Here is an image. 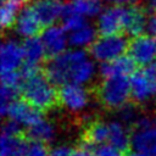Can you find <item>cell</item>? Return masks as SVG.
Instances as JSON below:
<instances>
[{"instance_id": "1", "label": "cell", "mask_w": 156, "mask_h": 156, "mask_svg": "<svg viewBox=\"0 0 156 156\" xmlns=\"http://www.w3.org/2000/svg\"><path fill=\"white\" fill-rule=\"evenodd\" d=\"M44 73L56 87L66 84L87 85L94 80L98 69L94 60L85 50L71 49L49 58L44 65Z\"/></svg>"}, {"instance_id": "2", "label": "cell", "mask_w": 156, "mask_h": 156, "mask_svg": "<svg viewBox=\"0 0 156 156\" xmlns=\"http://www.w3.org/2000/svg\"><path fill=\"white\" fill-rule=\"evenodd\" d=\"M21 96L41 112L58 106V89L41 69L23 76Z\"/></svg>"}, {"instance_id": "3", "label": "cell", "mask_w": 156, "mask_h": 156, "mask_svg": "<svg viewBox=\"0 0 156 156\" xmlns=\"http://www.w3.org/2000/svg\"><path fill=\"white\" fill-rule=\"evenodd\" d=\"M98 102L107 110H119L132 100L130 77H112L101 79L94 90Z\"/></svg>"}, {"instance_id": "4", "label": "cell", "mask_w": 156, "mask_h": 156, "mask_svg": "<svg viewBox=\"0 0 156 156\" xmlns=\"http://www.w3.org/2000/svg\"><path fill=\"white\" fill-rule=\"evenodd\" d=\"M130 40L127 34L101 35L89 48V55L100 63L111 62L127 55Z\"/></svg>"}, {"instance_id": "5", "label": "cell", "mask_w": 156, "mask_h": 156, "mask_svg": "<svg viewBox=\"0 0 156 156\" xmlns=\"http://www.w3.org/2000/svg\"><path fill=\"white\" fill-rule=\"evenodd\" d=\"M91 102V93L85 85L66 84L58 88V106L71 115L85 112Z\"/></svg>"}, {"instance_id": "6", "label": "cell", "mask_w": 156, "mask_h": 156, "mask_svg": "<svg viewBox=\"0 0 156 156\" xmlns=\"http://www.w3.org/2000/svg\"><path fill=\"white\" fill-rule=\"evenodd\" d=\"M130 147L133 151L156 156V128L154 119L141 116L138 123L132 128Z\"/></svg>"}, {"instance_id": "7", "label": "cell", "mask_w": 156, "mask_h": 156, "mask_svg": "<svg viewBox=\"0 0 156 156\" xmlns=\"http://www.w3.org/2000/svg\"><path fill=\"white\" fill-rule=\"evenodd\" d=\"M128 6H108L99 15L96 29L100 35L126 34Z\"/></svg>"}, {"instance_id": "8", "label": "cell", "mask_w": 156, "mask_h": 156, "mask_svg": "<svg viewBox=\"0 0 156 156\" xmlns=\"http://www.w3.org/2000/svg\"><path fill=\"white\" fill-rule=\"evenodd\" d=\"M1 115L7 119L20 124L21 127L29 128L43 118L41 111L33 107L23 99H16L1 108Z\"/></svg>"}, {"instance_id": "9", "label": "cell", "mask_w": 156, "mask_h": 156, "mask_svg": "<svg viewBox=\"0 0 156 156\" xmlns=\"http://www.w3.org/2000/svg\"><path fill=\"white\" fill-rule=\"evenodd\" d=\"M24 65L23 43L15 38H5L0 49V68L1 73L21 71Z\"/></svg>"}, {"instance_id": "10", "label": "cell", "mask_w": 156, "mask_h": 156, "mask_svg": "<svg viewBox=\"0 0 156 156\" xmlns=\"http://www.w3.org/2000/svg\"><path fill=\"white\" fill-rule=\"evenodd\" d=\"M128 55L136 66L146 68L156 61V38L144 34L133 38L129 43Z\"/></svg>"}, {"instance_id": "11", "label": "cell", "mask_w": 156, "mask_h": 156, "mask_svg": "<svg viewBox=\"0 0 156 156\" xmlns=\"http://www.w3.org/2000/svg\"><path fill=\"white\" fill-rule=\"evenodd\" d=\"M132 101L138 106H144L156 98V83L141 69L130 76Z\"/></svg>"}, {"instance_id": "12", "label": "cell", "mask_w": 156, "mask_h": 156, "mask_svg": "<svg viewBox=\"0 0 156 156\" xmlns=\"http://www.w3.org/2000/svg\"><path fill=\"white\" fill-rule=\"evenodd\" d=\"M39 38L41 39V43L45 48L48 60L63 54L65 51H67V45H69L67 32L63 27L56 24L46 27L41 32Z\"/></svg>"}, {"instance_id": "13", "label": "cell", "mask_w": 156, "mask_h": 156, "mask_svg": "<svg viewBox=\"0 0 156 156\" xmlns=\"http://www.w3.org/2000/svg\"><path fill=\"white\" fill-rule=\"evenodd\" d=\"M13 28L16 34L24 39L35 38L38 34H41V32L44 30L41 22L39 21L38 16L35 15L29 2L24 4L21 7Z\"/></svg>"}, {"instance_id": "14", "label": "cell", "mask_w": 156, "mask_h": 156, "mask_svg": "<svg viewBox=\"0 0 156 156\" xmlns=\"http://www.w3.org/2000/svg\"><path fill=\"white\" fill-rule=\"evenodd\" d=\"M23 51H24V65L21 69L23 76L34 73L40 71V65L48 58L45 48L41 43V39L29 38L23 41Z\"/></svg>"}, {"instance_id": "15", "label": "cell", "mask_w": 156, "mask_h": 156, "mask_svg": "<svg viewBox=\"0 0 156 156\" xmlns=\"http://www.w3.org/2000/svg\"><path fill=\"white\" fill-rule=\"evenodd\" d=\"M110 140V122L100 118H93L85 123L80 136V145L94 149L102 144H108Z\"/></svg>"}, {"instance_id": "16", "label": "cell", "mask_w": 156, "mask_h": 156, "mask_svg": "<svg viewBox=\"0 0 156 156\" xmlns=\"http://www.w3.org/2000/svg\"><path fill=\"white\" fill-rule=\"evenodd\" d=\"M68 0H30L29 5L34 10L43 27L54 26L55 22L62 17L65 6Z\"/></svg>"}, {"instance_id": "17", "label": "cell", "mask_w": 156, "mask_h": 156, "mask_svg": "<svg viewBox=\"0 0 156 156\" xmlns=\"http://www.w3.org/2000/svg\"><path fill=\"white\" fill-rule=\"evenodd\" d=\"M135 72L136 65L128 54L111 62L100 63L99 66V74L102 79L112 77H130Z\"/></svg>"}, {"instance_id": "18", "label": "cell", "mask_w": 156, "mask_h": 156, "mask_svg": "<svg viewBox=\"0 0 156 156\" xmlns=\"http://www.w3.org/2000/svg\"><path fill=\"white\" fill-rule=\"evenodd\" d=\"M98 29L96 26H93L91 23L87 22L82 27L72 30L68 33V43L72 49H89L95 40L98 39Z\"/></svg>"}, {"instance_id": "19", "label": "cell", "mask_w": 156, "mask_h": 156, "mask_svg": "<svg viewBox=\"0 0 156 156\" xmlns=\"http://www.w3.org/2000/svg\"><path fill=\"white\" fill-rule=\"evenodd\" d=\"M24 135L29 141L49 144L56 136V127L51 121H48L46 118L43 117L35 124L27 128L24 132Z\"/></svg>"}, {"instance_id": "20", "label": "cell", "mask_w": 156, "mask_h": 156, "mask_svg": "<svg viewBox=\"0 0 156 156\" xmlns=\"http://www.w3.org/2000/svg\"><path fill=\"white\" fill-rule=\"evenodd\" d=\"M29 140L24 134L4 135L1 134L0 156H27Z\"/></svg>"}, {"instance_id": "21", "label": "cell", "mask_w": 156, "mask_h": 156, "mask_svg": "<svg viewBox=\"0 0 156 156\" xmlns=\"http://www.w3.org/2000/svg\"><path fill=\"white\" fill-rule=\"evenodd\" d=\"M130 134L132 130L126 127L119 121H111L110 122V140L108 144L113 145L115 147L119 149L121 151L126 152L130 147Z\"/></svg>"}, {"instance_id": "22", "label": "cell", "mask_w": 156, "mask_h": 156, "mask_svg": "<svg viewBox=\"0 0 156 156\" xmlns=\"http://www.w3.org/2000/svg\"><path fill=\"white\" fill-rule=\"evenodd\" d=\"M67 6L83 17H95L102 12L101 0H68Z\"/></svg>"}, {"instance_id": "23", "label": "cell", "mask_w": 156, "mask_h": 156, "mask_svg": "<svg viewBox=\"0 0 156 156\" xmlns=\"http://www.w3.org/2000/svg\"><path fill=\"white\" fill-rule=\"evenodd\" d=\"M20 4L15 0H2L1 10H0V22L2 30L11 29L17 20L20 12Z\"/></svg>"}, {"instance_id": "24", "label": "cell", "mask_w": 156, "mask_h": 156, "mask_svg": "<svg viewBox=\"0 0 156 156\" xmlns=\"http://www.w3.org/2000/svg\"><path fill=\"white\" fill-rule=\"evenodd\" d=\"M117 121L123 123L126 127L133 128L140 119L141 115L138 110V105H135L134 102H128L117 111Z\"/></svg>"}, {"instance_id": "25", "label": "cell", "mask_w": 156, "mask_h": 156, "mask_svg": "<svg viewBox=\"0 0 156 156\" xmlns=\"http://www.w3.org/2000/svg\"><path fill=\"white\" fill-rule=\"evenodd\" d=\"M94 156H124L126 154L111 144H102L93 149Z\"/></svg>"}, {"instance_id": "26", "label": "cell", "mask_w": 156, "mask_h": 156, "mask_svg": "<svg viewBox=\"0 0 156 156\" xmlns=\"http://www.w3.org/2000/svg\"><path fill=\"white\" fill-rule=\"evenodd\" d=\"M50 149L46 144L38 143V141H29L27 156H49Z\"/></svg>"}, {"instance_id": "27", "label": "cell", "mask_w": 156, "mask_h": 156, "mask_svg": "<svg viewBox=\"0 0 156 156\" xmlns=\"http://www.w3.org/2000/svg\"><path fill=\"white\" fill-rule=\"evenodd\" d=\"M145 33L149 37L156 38V12H149L145 23Z\"/></svg>"}, {"instance_id": "28", "label": "cell", "mask_w": 156, "mask_h": 156, "mask_svg": "<svg viewBox=\"0 0 156 156\" xmlns=\"http://www.w3.org/2000/svg\"><path fill=\"white\" fill-rule=\"evenodd\" d=\"M73 149L67 144H58L50 149L49 156H71Z\"/></svg>"}, {"instance_id": "29", "label": "cell", "mask_w": 156, "mask_h": 156, "mask_svg": "<svg viewBox=\"0 0 156 156\" xmlns=\"http://www.w3.org/2000/svg\"><path fill=\"white\" fill-rule=\"evenodd\" d=\"M71 156H94V151H93V149H90L88 146L80 145L77 149H73Z\"/></svg>"}, {"instance_id": "30", "label": "cell", "mask_w": 156, "mask_h": 156, "mask_svg": "<svg viewBox=\"0 0 156 156\" xmlns=\"http://www.w3.org/2000/svg\"><path fill=\"white\" fill-rule=\"evenodd\" d=\"M110 4H112L113 6H123L126 4H129V5H138L140 4L141 0H105Z\"/></svg>"}, {"instance_id": "31", "label": "cell", "mask_w": 156, "mask_h": 156, "mask_svg": "<svg viewBox=\"0 0 156 156\" xmlns=\"http://www.w3.org/2000/svg\"><path fill=\"white\" fill-rule=\"evenodd\" d=\"M144 71L147 73V76L156 83V61L154 63H151L150 66H147L146 68H144Z\"/></svg>"}, {"instance_id": "32", "label": "cell", "mask_w": 156, "mask_h": 156, "mask_svg": "<svg viewBox=\"0 0 156 156\" xmlns=\"http://www.w3.org/2000/svg\"><path fill=\"white\" fill-rule=\"evenodd\" d=\"M124 156H151V155H147V154H143V152H136V151H132V152H128V154H126Z\"/></svg>"}, {"instance_id": "33", "label": "cell", "mask_w": 156, "mask_h": 156, "mask_svg": "<svg viewBox=\"0 0 156 156\" xmlns=\"http://www.w3.org/2000/svg\"><path fill=\"white\" fill-rule=\"evenodd\" d=\"M15 1H17L18 4H28L30 0H15Z\"/></svg>"}, {"instance_id": "34", "label": "cell", "mask_w": 156, "mask_h": 156, "mask_svg": "<svg viewBox=\"0 0 156 156\" xmlns=\"http://www.w3.org/2000/svg\"><path fill=\"white\" fill-rule=\"evenodd\" d=\"M154 124H155V128H156V117L154 118Z\"/></svg>"}]
</instances>
